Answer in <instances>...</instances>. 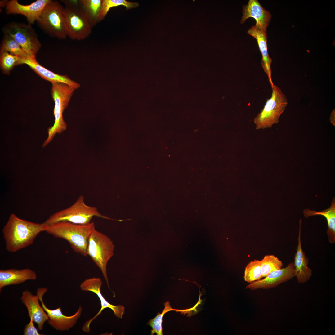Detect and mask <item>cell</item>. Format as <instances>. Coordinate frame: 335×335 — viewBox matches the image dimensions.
<instances>
[{"label": "cell", "instance_id": "obj_20", "mask_svg": "<svg viewBox=\"0 0 335 335\" xmlns=\"http://www.w3.org/2000/svg\"><path fill=\"white\" fill-rule=\"evenodd\" d=\"M304 217H308L311 216L321 215L326 219L328 222L327 234L329 242L331 244L335 243V200L333 198L330 207L320 212L305 209L303 211Z\"/></svg>", "mask_w": 335, "mask_h": 335}, {"label": "cell", "instance_id": "obj_18", "mask_svg": "<svg viewBox=\"0 0 335 335\" xmlns=\"http://www.w3.org/2000/svg\"><path fill=\"white\" fill-rule=\"evenodd\" d=\"M36 273L28 268L17 270L11 269L0 270V290L5 286L16 284L27 280L36 279Z\"/></svg>", "mask_w": 335, "mask_h": 335}, {"label": "cell", "instance_id": "obj_28", "mask_svg": "<svg viewBox=\"0 0 335 335\" xmlns=\"http://www.w3.org/2000/svg\"><path fill=\"white\" fill-rule=\"evenodd\" d=\"M29 323L25 326L24 332V335H39L37 329L34 326V321L32 317H30Z\"/></svg>", "mask_w": 335, "mask_h": 335}, {"label": "cell", "instance_id": "obj_24", "mask_svg": "<svg viewBox=\"0 0 335 335\" xmlns=\"http://www.w3.org/2000/svg\"><path fill=\"white\" fill-rule=\"evenodd\" d=\"M260 261L262 277H265L270 273L280 270L284 266L282 261L273 255H266Z\"/></svg>", "mask_w": 335, "mask_h": 335}, {"label": "cell", "instance_id": "obj_17", "mask_svg": "<svg viewBox=\"0 0 335 335\" xmlns=\"http://www.w3.org/2000/svg\"><path fill=\"white\" fill-rule=\"evenodd\" d=\"M21 300L27 308L30 318L32 317L34 321L37 324L38 329L42 330L44 323L49 317L39 303L38 295H33L26 290L23 292Z\"/></svg>", "mask_w": 335, "mask_h": 335}, {"label": "cell", "instance_id": "obj_22", "mask_svg": "<svg viewBox=\"0 0 335 335\" xmlns=\"http://www.w3.org/2000/svg\"><path fill=\"white\" fill-rule=\"evenodd\" d=\"M164 308L160 313L158 312L156 316L154 319H150L147 323V324L149 325L152 328L151 330V335H153L154 333H156L157 335H163V329L162 327V322L163 321V318L164 315L167 312L170 311H175L177 312H185L187 313L189 312L194 310L197 306V304L195 305L193 307L189 309L184 310H181L172 308L169 302H165L164 304Z\"/></svg>", "mask_w": 335, "mask_h": 335}, {"label": "cell", "instance_id": "obj_12", "mask_svg": "<svg viewBox=\"0 0 335 335\" xmlns=\"http://www.w3.org/2000/svg\"><path fill=\"white\" fill-rule=\"evenodd\" d=\"M294 277V262H292L285 268L271 272L264 278L249 283L245 288L251 290L270 289L275 287Z\"/></svg>", "mask_w": 335, "mask_h": 335}, {"label": "cell", "instance_id": "obj_4", "mask_svg": "<svg viewBox=\"0 0 335 335\" xmlns=\"http://www.w3.org/2000/svg\"><path fill=\"white\" fill-rule=\"evenodd\" d=\"M75 90L64 83H52L51 93L55 103L53 111L55 122L53 125L48 129V136L43 144V147L52 140L56 134L60 133L66 129L67 125L63 119V113Z\"/></svg>", "mask_w": 335, "mask_h": 335}, {"label": "cell", "instance_id": "obj_30", "mask_svg": "<svg viewBox=\"0 0 335 335\" xmlns=\"http://www.w3.org/2000/svg\"><path fill=\"white\" fill-rule=\"evenodd\" d=\"M8 1L7 0H3L0 1V6L1 7H6L7 4L8 2Z\"/></svg>", "mask_w": 335, "mask_h": 335}, {"label": "cell", "instance_id": "obj_2", "mask_svg": "<svg viewBox=\"0 0 335 335\" xmlns=\"http://www.w3.org/2000/svg\"><path fill=\"white\" fill-rule=\"evenodd\" d=\"M95 229V224L92 222L80 225L60 221L48 225L45 231L55 238L65 239L74 251L87 256L89 239Z\"/></svg>", "mask_w": 335, "mask_h": 335}, {"label": "cell", "instance_id": "obj_10", "mask_svg": "<svg viewBox=\"0 0 335 335\" xmlns=\"http://www.w3.org/2000/svg\"><path fill=\"white\" fill-rule=\"evenodd\" d=\"M102 282L101 279L98 277H93L85 279L80 285L81 289L83 291H91L96 294L100 301L101 308L98 313L92 318L87 321L82 327V330L84 332H89L91 322L99 315L102 310L106 308H109L114 312V315L118 318H122L124 313L125 308L122 305H114L107 302L104 298L101 292V287Z\"/></svg>", "mask_w": 335, "mask_h": 335}, {"label": "cell", "instance_id": "obj_16", "mask_svg": "<svg viewBox=\"0 0 335 335\" xmlns=\"http://www.w3.org/2000/svg\"><path fill=\"white\" fill-rule=\"evenodd\" d=\"M299 229L298 236V244L294 256V264L295 277L299 283H304L311 277L312 270L308 266L309 259L303 251L301 241L302 220L299 221Z\"/></svg>", "mask_w": 335, "mask_h": 335}, {"label": "cell", "instance_id": "obj_21", "mask_svg": "<svg viewBox=\"0 0 335 335\" xmlns=\"http://www.w3.org/2000/svg\"><path fill=\"white\" fill-rule=\"evenodd\" d=\"M102 0H79L78 4L92 27L98 23Z\"/></svg>", "mask_w": 335, "mask_h": 335}, {"label": "cell", "instance_id": "obj_3", "mask_svg": "<svg viewBox=\"0 0 335 335\" xmlns=\"http://www.w3.org/2000/svg\"><path fill=\"white\" fill-rule=\"evenodd\" d=\"M95 216L118 221L104 216L99 212L96 207L86 204L84 196L81 195L72 205L52 214L44 222L48 225L60 221L85 225L91 222Z\"/></svg>", "mask_w": 335, "mask_h": 335}, {"label": "cell", "instance_id": "obj_1", "mask_svg": "<svg viewBox=\"0 0 335 335\" xmlns=\"http://www.w3.org/2000/svg\"><path fill=\"white\" fill-rule=\"evenodd\" d=\"M48 225L44 222L29 221L11 214L2 229L6 249L14 252L29 246L40 233L45 231Z\"/></svg>", "mask_w": 335, "mask_h": 335}, {"label": "cell", "instance_id": "obj_14", "mask_svg": "<svg viewBox=\"0 0 335 335\" xmlns=\"http://www.w3.org/2000/svg\"><path fill=\"white\" fill-rule=\"evenodd\" d=\"M243 15L240 21L244 23L248 18H254L256 21L255 25L257 29L267 34V28L271 17L270 12L260 4L257 0H249L243 9Z\"/></svg>", "mask_w": 335, "mask_h": 335}, {"label": "cell", "instance_id": "obj_15", "mask_svg": "<svg viewBox=\"0 0 335 335\" xmlns=\"http://www.w3.org/2000/svg\"><path fill=\"white\" fill-rule=\"evenodd\" d=\"M25 64L44 79L51 83H66L75 89L79 88L80 85L71 79L67 75L56 74L42 66L36 60L35 57H27L21 59L19 65Z\"/></svg>", "mask_w": 335, "mask_h": 335}, {"label": "cell", "instance_id": "obj_27", "mask_svg": "<svg viewBox=\"0 0 335 335\" xmlns=\"http://www.w3.org/2000/svg\"><path fill=\"white\" fill-rule=\"evenodd\" d=\"M0 65L3 73L9 74L16 65H19L21 58L7 51H0Z\"/></svg>", "mask_w": 335, "mask_h": 335}, {"label": "cell", "instance_id": "obj_23", "mask_svg": "<svg viewBox=\"0 0 335 335\" xmlns=\"http://www.w3.org/2000/svg\"><path fill=\"white\" fill-rule=\"evenodd\" d=\"M7 51L21 59L29 56L20 46L9 35L4 34L0 47V51Z\"/></svg>", "mask_w": 335, "mask_h": 335}, {"label": "cell", "instance_id": "obj_7", "mask_svg": "<svg viewBox=\"0 0 335 335\" xmlns=\"http://www.w3.org/2000/svg\"><path fill=\"white\" fill-rule=\"evenodd\" d=\"M114 248L110 238L96 228L93 230L89 239L87 255L100 269L109 288L106 267L108 262L114 255Z\"/></svg>", "mask_w": 335, "mask_h": 335}, {"label": "cell", "instance_id": "obj_29", "mask_svg": "<svg viewBox=\"0 0 335 335\" xmlns=\"http://www.w3.org/2000/svg\"><path fill=\"white\" fill-rule=\"evenodd\" d=\"M335 109H333L332 111L330 117V121L331 123L334 126H335Z\"/></svg>", "mask_w": 335, "mask_h": 335}, {"label": "cell", "instance_id": "obj_9", "mask_svg": "<svg viewBox=\"0 0 335 335\" xmlns=\"http://www.w3.org/2000/svg\"><path fill=\"white\" fill-rule=\"evenodd\" d=\"M3 31L12 37L29 56L36 57L41 44L31 25L12 22L4 26Z\"/></svg>", "mask_w": 335, "mask_h": 335}, {"label": "cell", "instance_id": "obj_11", "mask_svg": "<svg viewBox=\"0 0 335 335\" xmlns=\"http://www.w3.org/2000/svg\"><path fill=\"white\" fill-rule=\"evenodd\" d=\"M47 290L45 288H40L37 290V293L42 306L49 317L48 322L57 330L62 331L69 330L75 324L81 315L82 306H80L76 312L70 316L64 315L60 307L54 310L50 309L44 304L42 299L43 296Z\"/></svg>", "mask_w": 335, "mask_h": 335}, {"label": "cell", "instance_id": "obj_25", "mask_svg": "<svg viewBox=\"0 0 335 335\" xmlns=\"http://www.w3.org/2000/svg\"><path fill=\"white\" fill-rule=\"evenodd\" d=\"M123 5L127 10L138 7V2H130L125 0H102L100 13L98 17V22L103 20L111 8Z\"/></svg>", "mask_w": 335, "mask_h": 335}, {"label": "cell", "instance_id": "obj_8", "mask_svg": "<svg viewBox=\"0 0 335 335\" xmlns=\"http://www.w3.org/2000/svg\"><path fill=\"white\" fill-rule=\"evenodd\" d=\"M78 0H61L65 5L64 13L67 36L72 40H83L91 34L92 27L79 7Z\"/></svg>", "mask_w": 335, "mask_h": 335}, {"label": "cell", "instance_id": "obj_26", "mask_svg": "<svg viewBox=\"0 0 335 335\" xmlns=\"http://www.w3.org/2000/svg\"><path fill=\"white\" fill-rule=\"evenodd\" d=\"M262 278L260 260L255 259L250 261L245 268L243 277L245 281L250 283Z\"/></svg>", "mask_w": 335, "mask_h": 335}, {"label": "cell", "instance_id": "obj_6", "mask_svg": "<svg viewBox=\"0 0 335 335\" xmlns=\"http://www.w3.org/2000/svg\"><path fill=\"white\" fill-rule=\"evenodd\" d=\"M271 88V97L267 99L263 108L254 119L257 130L269 128L278 123L288 105L287 97L281 90L275 85Z\"/></svg>", "mask_w": 335, "mask_h": 335}, {"label": "cell", "instance_id": "obj_5", "mask_svg": "<svg viewBox=\"0 0 335 335\" xmlns=\"http://www.w3.org/2000/svg\"><path fill=\"white\" fill-rule=\"evenodd\" d=\"M37 22L50 36L64 39L67 36L64 8L58 1L50 0L42 11Z\"/></svg>", "mask_w": 335, "mask_h": 335}, {"label": "cell", "instance_id": "obj_19", "mask_svg": "<svg viewBox=\"0 0 335 335\" xmlns=\"http://www.w3.org/2000/svg\"><path fill=\"white\" fill-rule=\"evenodd\" d=\"M247 33L254 38L257 40L262 56L261 64L268 76L270 83L272 87L274 85L271 78L272 72L270 67L272 59L269 56L268 52L267 34L257 29L255 26L251 27Z\"/></svg>", "mask_w": 335, "mask_h": 335}, {"label": "cell", "instance_id": "obj_13", "mask_svg": "<svg viewBox=\"0 0 335 335\" xmlns=\"http://www.w3.org/2000/svg\"><path fill=\"white\" fill-rule=\"evenodd\" d=\"M50 0H37L29 5L20 4L17 0L8 1L6 7L7 14H21L25 16L28 24H34L38 19L42 11Z\"/></svg>", "mask_w": 335, "mask_h": 335}]
</instances>
